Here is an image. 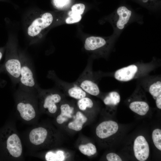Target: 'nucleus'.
I'll use <instances>...</instances> for the list:
<instances>
[{
  "label": "nucleus",
  "instance_id": "nucleus-1",
  "mask_svg": "<svg viewBox=\"0 0 161 161\" xmlns=\"http://www.w3.org/2000/svg\"><path fill=\"white\" fill-rule=\"evenodd\" d=\"M86 93L97 96L100 93L99 88L95 82L91 64L88 63L83 71L74 82Z\"/></svg>",
  "mask_w": 161,
  "mask_h": 161
},
{
  "label": "nucleus",
  "instance_id": "nucleus-2",
  "mask_svg": "<svg viewBox=\"0 0 161 161\" xmlns=\"http://www.w3.org/2000/svg\"><path fill=\"white\" fill-rule=\"evenodd\" d=\"M47 77L54 82L58 88L62 90L71 97L79 99L86 96V93L74 82L69 83L61 80L54 71H49Z\"/></svg>",
  "mask_w": 161,
  "mask_h": 161
},
{
  "label": "nucleus",
  "instance_id": "nucleus-3",
  "mask_svg": "<svg viewBox=\"0 0 161 161\" xmlns=\"http://www.w3.org/2000/svg\"><path fill=\"white\" fill-rule=\"evenodd\" d=\"M53 20L52 15L49 13L39 15L29 24L27 29L28 35L31 38H38L42 31L52 24Z\"/></svg>",
  "mask_w": 161,
  "mask_h": 161
},
{
  "label": "nucleus",
  "instance_id": "nucleus-4",
  "mask_svg": "<svg viewBox=\"0 0 161 161\" xmlns=\"http://www.w3.org/2000/svg\"><path fill=\"white\" fill-rule=\"evenodd\" d=\"M148 69V66L131 64L116 70L114 76L119 81L127 82L142 76Z\"/></svg>",
  "mask_w": 161,
  "mask_h": 161
},
{
  "label": "nucleus",
  "instance_id": "nucleus-5",
  "mask_svg": "<svg viewBox=\"0 0 161 161\" xmlns=\"http://www.w3.org/2000/svg\"><path fill=\"white\" fill-rule=\"evenodd\" d=\"M21 66L19 83L24 89L30 90L39 88L35 80L30 63L24 58L21 57Z\"/></svg>",
  "mask_w": 161,
  "mask_h": 161
},
{
  "label": "nucleus",
  "instance_id": "nucleus-6",
  "mask_svg": "<svg viewBox=\"0 0 161 161\" xmlns=\"http://www.w3.org/2000/svg\"><path fill=\"white\" fill-rule=\"evenodd\" d=\"M38 90L44 96L43 107L47 109L51 113L55 112L57 109V104L60 103L61 100V96L60 94L55 91L51 90Z\"/></svg>",
  "mask_w": 161,
  "mask_h": 161
},
{
  "label": "nucleus",
  "instance_id": "nucleus-7",
  "mask_svg": "<svg viewBox=\"0 0 161 161\" xmlns=\"http://www.w3.org/2000/svg\"><path fill=\"white\" fill-rule=\"evenodd\" d=\"M133 149L135 156L140 161H144L148 158L150 152L148 143L143 136L137 137L134 141Z\"/></svg>",
  "mask_w": 161,
  "mask_h": 161
},
{
  "label": "nucleus",
  "instance_id": "nucleus-8",
  "mask_svg": "<svg viewBox=\"0 0 161 161\" xmlns=\"http://www.w3.org/2000/svg\"><path fill=\"white\" fill-rule=\"evenodd\" d=\"M118 127L117 123L114 121H104L97 127L96 134L99 138H105L116 133L118 129Z\"/></svg>",
  "mask_w": 161,
  "mask_h": 161
},
{
  "label": "nucleus",
  "instance_id": "nucleus-9",
  "mask_svg": "<svg viewBox=\"0 0 161 161\" xmlns=\"http://www.w3.org/2000/svg\"><path fill=\"white\" fill-rule=\"evenodd\" d=\"M7 148L11 155L15 157H19L21 155L22 148L20 138L16 134H13L8 138Z\"/></svg>",
  "mask_w": 161,
  "mask_h": 161
},
{
  "label": "nucleus",
  "instance_id": "nucleus-10",
  "mask_svg": "<svg viewBox=\"0 0 161 161\" xmlns=\"http://www.w3.org/2000/svg\"><path fill=\"white\" fill-rule=\"evenodd\" d=\"M107 45V42L103 38L91 36L86 38L84 44L85 49L91 52L102 49Z\"/></svg>",
  "mask_w": 161,
  "mask_h": 161
},
{
  "label": "nucleus",
  "instance_id": "nucleus-11",
  "mask_svg": "<svg viewBox=\"0 0 161 161\" xmlns=\"http://www.w3.org/2000/svg\"><path fill=\"white\" fill-rule=\"evenodd\" d=\"M17 108L21 117L26 121H30L35 116V112L33 106L28 102L21 101L18 103Z\"/></svg>",
  "mask_w": 161,
  "mask_h": 161
},
{
  "label": "nucleus",
  "instance_id": "nucleus-12",
  "mask_svg": "<svg viewBox=\"0 0 161 161\" xmlns=\"http://www.w3.org/2000/svg\"><path fill=\"white\" fill-rule=\"evenodd\" d=\"M117 14L118 18L116 24L119 30H122L129 21L131 15V12L126 7L122 6L117 9Z\"/></svg>",
  "mask_w": 161,
  "mask_h": 161
},
{
  "label": "nucleus",
  "instance_id": "nucleus-13",
  "mask_svg": "<svg viewBox=\"0 0 161 161\" xmlns=\"http://www.w3.org/2000/svg\"><path fill=\"white\" fill-rule=\"evenodd\" d=\"M47 135V131L45 129L39 127L31 131L29 134V139L32 144L38 145L44 143Z\"/></svg>",
  "mask_w": 161,
  "mask_h": 161
},
{
  "label": "nucleus",
  "instance_id": "nucleus-14",
  "mask_svg": "<svg viewBox=\"0 0 161 161\" xmlns=\"http://www.w3.org/2000/svg\"><path fill=\"white\" fill-rule=\"evenodd\" d=\"M130 109L140 115H145L149 109L148 104L146 102L135 101L131 103L129 106Z\"/></svg>",
  "mask_w": 161,
  "mask_h": 161
},
{
  "label": "nucleus",
  "instance_id": "nucleus-15",
  "mask_svg": "<svg viewBox=\"0 0 161 161\" xmlns=\"http://www.w3.org/2000/svg\"><path fill=\"white\" fill-rule=\"evenodd\" d=\"M61 113L57 117V122L61 124L64 122L66 121L69 118L72 117L71 115L72 113L74 108L70 106L68 104L65 103L62 104L60 106Z\"/></svg>",
  "mask_w": 161,
  "mask_h": 161
},
{
  "label": "nucleus",
  "instance_id": "nucleus-16",
  "mask_svg": "<svg viewBox=\"0 0 161 161\" xmlns=\"http://www.w3.org/2000/svg\"><path fill=\"white\" fill-rule=\"evenodd\" d=\"M87 120V118L80 111L78 112L74 120L69 123L68 125L69 128L76 131L80 130L83 124Z\"/></svg>",
  "mask_w": 161,
  "mask_h": 161
},
{
  "label": "nucleus",
  "instance_id": "nucleus-17",
  "mask_svg": "<svg viewBox=\"0 0 161 161\" xmlns=\"http://www.w3.org/2000/svg\"><path fill=\"white\" fill-rule=\"evenodd\" d=\"M120 96L117 92H110L103 100L104 104L107 105L116 106L120 102Z\"/></svg>",
  "mask_w": 161,
  "mask_h": 161
},
{
  "label": "nucleus",
  "instance_id": "nucleus-18",
  "mask_svg": "<svg viewBox=\"0 0 161 161\" xmlns=\"http://www.w3.org/2000/svg\"><path fill=\"white\" fill-rule=\"evenodd\" d=\"M45 158L47 161H63L64 160L65 157L64 152L59 150L55 152H48L46 154Z\"/></svg>",
  "mask_w": 161,
  "mask_h": 161
},
{
  "label": "nucleus",
  "instance_id": "nucleus-19",
  "mask_svg": "<svg viewBox=\"0 0 161 161\" xmlns=\"http://www.w3.org/2000/svg\"><path fill=\"white\" fill-rule=\"evenodd\" d=\"M149 92L154 100L161 95V82L157 80L152 83L149 88Z\"/></svg>",
  "mask_w": 161,
  "mask_h": 161
},
{
  "label": "nucleus",
  "instance_id": "nucleus-20",
  "mask_svg": "<svg viewBox=\"0 0 161 161\" xmlns=\"http://www.w3.org/2000/svg\"><path fill=\"white\" fill-rule=\"evenodd\" d=\"M79 149L82 154L89 156L94 155L97 151L95 146L91 143L81 145L79 146Z\"/></svg>",
  "mask_w": 161,
  "mask_h": 161
},
{
  "label": "nucleus",
  "instance_id": "nucleus-21",
  "mask_svg": "<svg viewBox=\"0 0 161 161\" xmlns=\"http://www.w3.org/2000/svg\"><path fill=\"white\" fill-rule=\"evenodd\" d=\"M78 100L77 105L79 109L81 110L84 111L87 108H91L93 106V101L88 97H86Z\"/></svg>",
  "mask_w": 161,
  "mask_h": 161
},
{
  "label": "nucleus",
  "instance_id": "nucleus-22",
  "mask_svg": "<svg viewBox=\"0 0 161 161\" xmlns=\"http://www.w3.org/2000/svg\"><path fill=\"white\" fill-rule=\"evenodd\" d=\"M85 9V5L82 3L74 5L71 7V11L68 13L69 16H81L83 13Z\"/></svg>",
  "mask_w": 161,
  "mask_h": 161
},
{
  "label": "nucleus",
  "instance_id": "nucleus-23",
  "mask_svg": "<svg viewBox=\"0 0 161 161\" xmlns=\"http://www.w3.org/2000/svg\"><path fill=\"white\" fill-rule=\"evenodd\" d=\"M152 138L155 147L161 150V130L159 129H154L152 133Z\"/></svg>",
  "mask_w": 161,
  "mask_h": 161
},
{
  "label": "nucleus",
  "instance_id": "nucleus-24",
  "mask_svg": "<svg viewBox=\"0 0 161 161\" xmlns=\"http://www.w3.org/2000/svg\"><path fill=\"white\" fill-rule=\"evenodd\" d=\"M81 16H71L68 17L66 20V23L72 24L79 21L81 19Z\"/></svg>",
  "mask_w": 161,
  "mask_h": 161
},
{
  "label": "nucleus",
  "instance_id": "nucleus-25",
  "mask_svg": "<svg viewBox=\"0 0 161 161\" xmlns=\"http://www.w3.org/2000/svg\"><path fill=\"white\" fill-rule=\"evenodd\" d=\"M107 160L109 161H121V158L117 154L114 153L108 154L106 156Z\"/></svg>",
  "mask_w": 161,
  "mask_h": 161
},
{
  "label": "nucleus",
  "instance_id": "nucleus-26",
  "mask_svg": "<svg viewBox=\"0 0 161 161\" xmlns=\"http://www.w3.org/2000/svg\"><path fill=\"white\" fill-rule=\"evenodd\" d=\"M69 0H53L55 6L57 8H62L68 2Z\"/></svg>",
  "mask_w": 161,
  "mask_h": 161
},
{
  "label": "nucleus",
  "instance_id": "nucleus-27",
  "mask_svg": "<svg viewBox=\"0 0 161 161\" xmlns=\"http://www.w3.org/2000/svg\"><path fill=\"white\" fill-rule=\"evenodd\" d=\"M156 103L157 107L160 109H161V95L158 97L155 100Z\"/></svg>",
  "mask_w": 161,
  "mask_h": 161
},
{
  "label": "nucleus",
  "instance_id": "nucleus-28",
  "mask_svg": "<svg viewBox=\"0 0 161 161\" xmlns=\"http://www.w3.org/2000/svg\"><path fill=\"white\" fill-rule=\"evenodd\" d=\"M3 56L2 51L0 49V61L1 59Z\"/></svg>",
  "mask_w": 161,
  "mask_h": 161
},
{
  "label": "nucleus",
  "instance_id": "nucleus-29",
  "mask_svg": "<svg viewBox=\"0 0 161 161\" xmlns=\"http://www.w3.org/2000/svg\"><path fill=\"white\" fill-rule=\"evenodd\" d=\"M148 0H143L144 2H146L148 1Z\"/></svg>",
  "mask_w": 161,
  "mask_h": 161
},
{
  "label": "nucleus",
  "instance_id": "nucleus-30",
  "mask_svg": "<svg viewBox=\"0 0 161 161\" xmlns=\"http://www.w3.org/2000/svg\"><path fill=\"white\" fill-rule=\"evenodd\" d=\"M3 0H0V1H3Z\"/></svg>",
  "mask_w": 161,
  "mask_h": 161
}]
</instances>
